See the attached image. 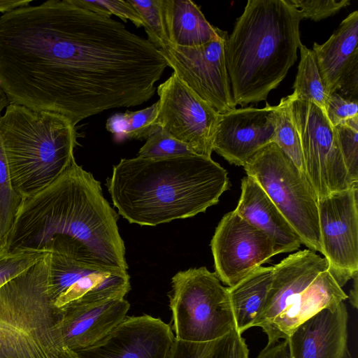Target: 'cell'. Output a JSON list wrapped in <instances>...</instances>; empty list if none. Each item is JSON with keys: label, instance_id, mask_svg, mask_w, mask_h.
Masks as SVG:
<instances>
[{"label": "cell", "instance_id": "9", "mask_svg": "<svg viewBox=\"0 0 358 358\" xmlns=\"http://www.w3.org/2000/svg\"><path fill=\"white\" fill-rule=\"evenodd\" d=\"M272 200L308 249L322 253L317 198L306 176L273 142L243 166Z\"/></svg>", "mask_w": 358, "mask_h": 358}, {"label": "cell", "instance_id": "33", "mask_svg": "<svg viewBox=\"0 0 358 358\" xmlns=\"http://www.w3.org/2000/svg\"><path fill=\"white\" fill-rule=\"evenodd\" d=\"M335 128L350 181L352 185L358 184V129L347 124Z\"/></svg>", "mask_w": 358, "mask_h": 358}, {"label": "cell", "instance_id": "25", "mask_svg": "<svg viewBox=\"0 0 358 358\" xmlns=\"http://www.w3.org/2000/svg\"><path fill=\"white\" fill-rule=\"evenodd\" d=\"M158 108V101H156L150 106L139 110L115 113L107 120L106 128L117 141L147 140L160 129L153 123Z\"/></svg>", "mask_w": 358, "mask_h": 358}, {"label": "cell", "instance_id": "3", "mask_svg": "<svg viewBox=\"0 0 358 358\" xmlns=\"http://www.w3.org/2000/svg\"><path fill=\"white\" fill-rule=\"evenodd\" d=\"M106 185L118 214L129 223L156 226L193 217L218 203L228 173L196 154L122 159Z\"/></svg>", "mask_w": 358, "mask_h": 358}, {"label": "cell", "instance_id": "27", "mask_svg": "<svg viewBox=\"0 0 358 358\" xmlns=\"http://www.w3.org/2000/svg\"><path fill=\"white\" fill-rule=\"evenodd\" d=\"M292 94L282 97L275 106V134L273 143L291 159L305 175L304 162L298 132L291 111ZM306 176V175H305Z\"/></svg>", "mask_w": 358, "mask_h": 358}, {"label": "cell", "instance_id": "40", "mask_svg": "<svg viewBox=\"0 0 358 358\" xmlns=\"http://www.w3.org/2000/svg\"><path fill=\"white\" fill-rule=\"evenodd\" d=\"M345 358H352V357L350 355L349 352H348V353L346 354Z\"/></svg>", "mask_w": 358, "mask_h": 358}, {"label": "cell", "instance_id": "36", "mask_svg": "<svg viewBox=\"0 0 358 358\" xmlns=\"http://www.w3.org/2000/svg\"><path fill=\"white\" fill-rule=\"evenodd\" d=\"M257 358H290L287 341L283 340L267 344Z\"/></svg>", "mask_w": 358, "mask_h": 358}, {"label": "cell", "instance_id": "15", "mask_svg": "<svg viewBox=\"0 0 358 358\" xmlns=\"http://www.w3.org/2000/svg\"><path fill=\"white\" fill-rule=\"evenodd\" d=\"M210 247L215 273L228 287L235 285L278 255L271 238L235 210L222 217Z\"/></svg>", "mask_w": 358, "mask_h": 358}, {"label": "cell", "instance_id": "10", "mask_svg": "<svg viewBox=\"0 0 358 358\" xmlns=\"http://www.w3.org/2000/svg\"><path fill=\"white\" fill-rule=\"evenodd\" d=\"M292 94L291 111L300 139L305 175L317 200L355 185L348 177L336 128L326 113L315 103Z\"/></svg>", "mask_w": 358, "mask_h": 358}, {"label": "cell", "instance_id": "18", "mask_svg": "<svg viewBox=\"0 0 358 358\" xmlns=\"http://www.w3.org/2000/svg\"><path fill=\"white\" fill-rule=\"evenodd\" d=\"M312 51L328 95L340 91L342 96L357 100L358 10L349 14L326 42H315Z\"/></svg>", "mask_w": 358, "mask_h": 358}, {"label": "cell", "instance_id": "12", "mask_svg": "<svg viewBox=\"0 0 358 358\" xmlns=\"http://www.w3.org/2000/svg\"><path fill=\"white\" fill-rule=\"evenodd\" d=\"M130 289L127 271L91 265L49 252L48 292L59 310L124 298Z\"/></svg>", "mask_w": 358, "mask_h": 358}, {"label": "cell", "instance_id": "37", "mask_svg": "<svg viewBox=\"0 0 358 358\" xmlns=\"http://www.w3.org/2000/svg\"><path fill=\"white\" fill-rule=\"evenodd\" d=\"M31 0H0V13H5L13 9L29 6Z\"/></svg>", "mask_w": 358, "mask_h": 358}, {"label": "cell", "instance_id": "38", "mask_svg": "<svg viewBox=\"0 0 358 358\" xmlns=\"http://www.w3.org/2000/svg\"><path fill=\"white\" fill-rule=\"evenodd\" d=\"M354 284L352 289L350 292V295L348 298L350 299V302L352 306L355 308H357V275L353 278Z\"/></svg>", "mask_w": 358, "mask_h": 358}, {"label": "cell", "instance_id": "35", "mask_svg": "<svg viewBox=\"0 0 358 358\" xmlns=\"http://www.w3.org/2000/svg\"><path fill=\"white\" fill-rule=\"evenodd\" d=\"M326 115L334 127L357 119V100L348 99L335 92L329 96Z\"/></svg>", "mask_w": 358, "mask_h": 358}, {"label": "cell", "instance_id": "16", "mask_svg": "<svg viewBox=\"0 0 358 358\" xmlns=\"http://www.w3.org/2000/svg\"><path fill=\"white\" fill-rule=\"evenodd\" d=\"M175 340L159 318L127 316L94 345L73 352L76 358H169Z\"/></svg>", "mask_w": 358, "mask_h": 358}, {"label": "cell", "instance_id": "22", "mask_svg": "<svg viewBox=\"0 0 358 358\" xmlns=\"http://www.w3.org/2000/svg\"><path fill=\"white\" fill-rule=\"evenodd\" d=\"M162 10L169 43L194 47L220 36L222 30L211 25L200 7L190 0H162Z\"/></svg>", "mask_w": 358, "mask_h": 358}, {"label": "cell", "instance_id": "30", "mask_svg": "<svg viewBox=\"0 0 358 358\" xmlns=\"http://www.w3.org/2000/svg\"><path fill=\"white\" fill-rule=\"evenodd\" d=\"M144 22L148 41L159 49L169 43L165 34L162 0H128Z\"/></svg>", "mask_w": 358, "mask_h": 358}, {"label": "cell", "instance_id": "23", "mask_svg": "<svg viewBox=\"0 0 358 358\" xmlns=\"http://www.w3.org/2000/svg\"><path fill=\"white\" fill-rule=\"evenodd\" d=\"M273 266H259L240 282L228 287L236 329L243 332L254 327L271 287Z\"/></svg>", "mask_w": 358, "mask_h": 358}, {"label": "cell", "instance_id": "20", "mask_svg": "<svg viewBox=\"0 0 358 358\" xmlns=\"http://www.w3.org/2000/svg\"><path fill=\"white\" fill-rule=\"evenodd\" d=\"M129 308L124 298H115L59 310L58 331L62 347L75 351L94 345L127 316Z\"/></svg>", "mask_w": 358, "mask_h": 358}, {"label": "cell", "instance_id": "6", "mask_svg": "<svg viewBox=\"0 0 358 358\" xmlns=\"http://www.w3.org/2000/svg\"><path fill=\"white\" fill-rule=\"evenodd\" d=\"M328 268L327 259L309 249L273 266L272 282L254 325L266 334L267 344L287 339L302 322L348 299Z\"/></svg>", "mask_w": 358, "mask_h": 358}, {"label": "cell", "instance_id": "28", "mask_svg": "<svg viewBox=\"0 0 358 358\" xmlns=\"http://www.w3.org/2000/svg\"><path fill=\"white\" fill-rule=\"evenodd\" d=\"M22 200L13 186L0 139V248L5 246Z\"/></svg>", "mask_w": 358, "mask_h": 358}, {"label": "cell", "instance_id": "11", "mask_svg": "<svg viewBox=\"0 0 358 358\" xmlns=\"http://www.w3.org/2000/svg\"><path fill=\"white\" fill-rule=\"evenodd\" d=\"M227 31L207 43L182 47L171 43L158 49L178 79L217 113L236 108L225 59Z\"/></svg>", "mask_w": 358, "mask_h": 358}, {"label": "cell", "instance_id": "26", "mask_svg": "<svg viewBox=\"0 0 358 358\" xmlns=\"http://www.w3.org/2000/svg\"><path fill=\"white\" fill-rule=\"evenodd\" d=\"M300 62L293 85V94L301 101H310L325 113L329 95L327 93L312 50L301 44Z\"/></svg>", "mask_w": 358, "mask_h": 358}, {"label": "cell", "instance_id": "1", "mask_svg": "<svg viewBox=\"0 0 358 358\" xmlns=\"http://www.w3.org/2000/svg\"><path fill=\"white\" fill-rule=\"evenodd\" d=\"M166 67L148 39L70 0L0 16V87L9 102L59 114L74 126L144 103Z\"/></svg>", "mask_w": 358, "mask_h": 358}, {"label": "cell", "instance_id": "13", "mask_svg": "<svg viewBox=\"0 0 358 358\" xmlns=\"http://www.w3.org/2000/svg\"><path fill=\"white\" fill-rule=\"evenodd\" d=\"M157 92L159 108L154 124L187 145L194 154L211 157L220 113L173 73Z\"/></svg>", "mask_w": 358, "mask_h": 358}, {"label": "cell", "instance_id": "21", "mask_svg": "<svg viewBox=\"0 0 358 358\" xmlns=\"http://www.w3.org/2000/svg\"><path fill=\"white\" fill-rule=\"evenodd\" d=\"M241 194L235 211L272 240L277 254L298 250L301 241L259 183L246 176L241 180Z\"/></svg>", "mask_w": 358, "mask_h": 358}, {"label": "cell", "instance_id": "14", "mask_svg": "<svg viewBox=\"0 0 358 358\" xmlns=\"http://www.w3.org/2000/svg\"><path fill=\"white\" fill-rule=\"evenodd\" d=\"M358 185L317 200L322 254L341 287L358 272Z\"/></svg>", "mask_w": 358, "mask_h": 358}, {"label": "cell", "instance_id": "19", "mask_svg": "<svg viewBox=\"0 0 358 358\" xmlns=\"http://www.w3.org/2000/svg\"><path fill=\"white\" fill-rule=\"evenodd\" d=\"M347 308L341 302L302 322L286 341L290 358H345L348 353Z\"/></svg>", "mask_w": 358, "mask_h": 358}, {"label": "cell", "instance_id": "8", "mask_svg": "<svg viewBox=\"0 0 358 358\" xmlns=\"http://www.w3.org/2000/svg\"><path fill=\"white\" fill-rule=\"evenodd\" d=\"M169 306L176 340L203 342L236 329L227 287L206 267L179 271L171 279Z\"/></svg>", "mask_w": 358, "mask_h": 358}, {"label": "cell", "instance_id": "34", "mask_svg": "<svg viewBox=\"0 0 358 358\" xmlns=\"http://www.w3.org/2000/svg\"><path fill=\"white\" fill-rule=\"evenodd\" d=\"M302 19L320 21L337 13L350 5V0H288Z\"/></svg>", "mask_w": 358, "mask_h": 358}, {"label": "cell", "instance_id": "29", "mask_svg": "<svg viewBox=\"0 0 358 358\" xmlns=\"http://www.w3.org/2000/svg\"><path fill=\"white\" fill-rule=\"evenodd\" d=\"M50 252L46 250L0 248V288L29 269Z\"/></svg>", "mask_w": 358, "mask_h": 358}, {"label": "cell", "instance_id": "5", "mask_svg": "<svg viewBox=\"0 0 358 358\" xmlns=\"http://www.w3.org/2000/svg\"><path fill=\"white\" fill-rule=\"evenodd\" d=\"M78 133L65 117L10 103L0 139L11 180L23 199L56 180L75 160Z\"/></svg>", "mask_w": 358, "mask_h": 358}, {"label": "cell", "instance_id": "32", "mask_svg": "<svg viewBox=\"0 0 358 358\" xmlns=\"http://www.w3.org/2000/svg\"><path fill=\"white\" fill-rule=\"evenodd\" d=\"M73 4L100 15L111 17L114 15L127 22L130 20L137 27L144 26L140 15L128 0H70Z\"/></svg>", "mask_w": 358, "mask_h": 358}, {"label": "cell", "instance_id": "17", "mask_svg": "<svg viewBox=\"0 0 358 358\" xmlns=\"http://www.w3.org/2000/svg\"><path fill=\"white\" fill-rule=\"evenodd\" d=\"M275 106L243 107L220 114L213 151L229 164L244 166L262 148L273 142Z\"/></svg>", "mask_w": 358, "mask_h": 358}, {"label": "cell", "instance_id": "4", "mask_svg": "<svg viewBox=\"0 0 358 358\" xmlns=\"http://www.w3.org/2000/svg\"><path fill=\"white\" fill-rule=\"evenodd\" d=\"M299 10L288 0H248L225 43L236 105L266 101L297 59Z\"/></svg>", "mask_w": 358, "mask_h": 358}, {"label": "cell", "instance_id": "39", "mask_svg": "<svg viewBox=\"0 0 358 358\" xmlns=\"http://www.w3.org/2000/svg\"><path fill=\"white\" fill-rule=\"evenodd\" d=\"M10 103L8 99H7L6 94L3 92V90L0 87V117L1 112L7 107V106Z\"/></svg>", "mask_w": 358, "mask_h": 358}, {"label": "cell", "instance_id": "2", "mask_svg": "<svg viewBox=\"0 0 358 358\" xmlns=\"http://www.w3.org/2000/svg\"><path fill=\"white\" fill-rule=\"evenodd\" d=\"M117 220L100 182L74 160L52 182L22 200L3 248L44 249L127 271Z\"/></svg>", "mask_w": 358, "mask_h": 358}, {"label": "cell", "instance_id": "7", "mask_svg": "<svg viewBox=\"0 0 358 358\" xmlns=\"http://www.w3.org/2000/svg\"><path fill=\"white\" fill-rule=\"evenodd\" d=\"M49 253L0 288V358H59L60 311L48 292Z\"/></svg>", "mask_w": 358, "mask_h": 358}, {"label": "cell", "instance_id": "24", "mask_svg": "<svg viewBox=\"0 0 358 358\" xmlns=\"http://www.w3.org/2000/svg\"><path fill=\"white\" fill-rule=\"evenodd\" d=\"M245 339L236 329L203 342L175 340L169 358H248Z\"/></svg>", "mask_w": 358, "mask_h": 358}, {"label": "cell", "instance_id": "31", "mask_svg": "<svg viewBox=\"0 0 358 358\" xmlns=\"http://www.w3.org/2000/svg\"><path fill=\"white\" fill-rule=\"evenodd\" d=\"M193 154L187 145L160 129L146 140L137 157L165 158Z\"/></svg>", "mask_w": 358, "mask_h": 358}]
</instances>
